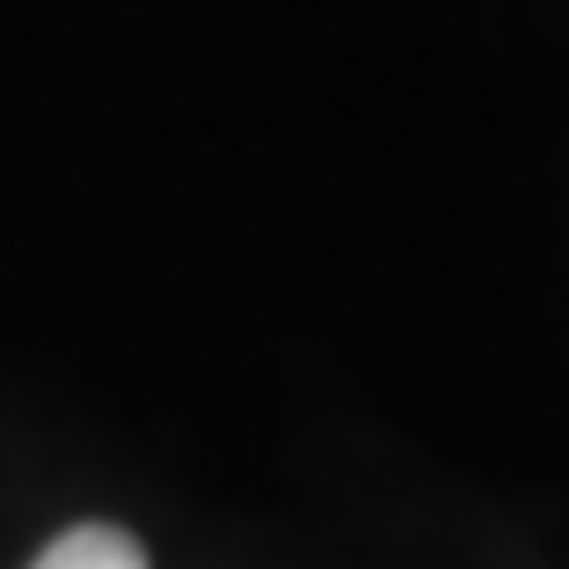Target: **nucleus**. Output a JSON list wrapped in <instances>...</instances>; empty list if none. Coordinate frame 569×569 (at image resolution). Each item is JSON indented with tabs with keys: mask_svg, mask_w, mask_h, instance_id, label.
<instances>
[{
	"mask_svg": "<svg viewBox=\"0 0 569 569\" xmlns=\"http://www.w3.org/2000/svg\"><path fill=\"white\" fill-rule=\"evenodd\" d=\"M30 569H147V548H139L124 526H73V533H59Z\"/></svg>",
	"mask_w": 569,
	"mask_h": 569,
	"instance_id": "f257e3e1",
	"label": "nucleus"
}]
</instances>
